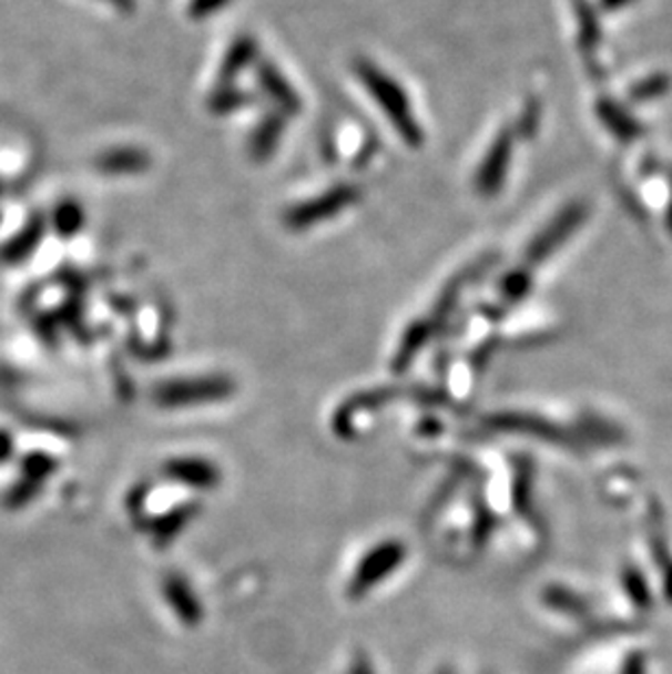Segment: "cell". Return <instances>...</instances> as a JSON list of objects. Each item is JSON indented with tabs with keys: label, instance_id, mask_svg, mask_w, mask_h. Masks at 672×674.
<instances>
[{
	"label": "cell",
	"instance_id": "cell-1",
	"mask_svg": "<svg viewBox=\"0 0 672 674\" xmlns=\"http://www.w3.org/2000/svg\"><path fill=\"white\" fill-rule=\"evenodd\" d=\"M356 72L363 85L367 88V92L378 101L380 110L387 114L396 132L403 135L404 142L408 146H419L424 142V134L421 127L417 125V119L410 110L408 96L404 94L400 83L371 62H358Z\"/></svg>",
	"mask_w": 672,
	"mask_h": 674
},
{
	"label": "cell",
	"instance_id": "cell-2",
	"mask_svg": "<svg viewBox=\"0 0 672 674\" xmlns=\"http://www.w3.org/2000/svg\"><path fill=\"white\" fill-rule=\"evenodd\" d=\"M360 197V188L349 186V184H340L330 188L328 193L313 197L308 202L297 203L293 205L286 214H284V223L291 229H308L315 223L328 221L336 214H340L347 205L358 202Z\"/></svg>",
	"mask_w": 672,
	"mask_h": 674
},
{
	"label": "cell",
	"instance_id": "cell-3",
	"mask_svg": "<svg viewBox=\"0 0 672 674\" xmlns=\"http://www.w3.org/2000/svg\"><path fill=\"white\" fill-rule=\"evenodd\" d=\"M404 561V545L400 541H383L374 550L365 554V559L358 563L352 583H349V596L360 599L367 594V590L383 583L391 572H396Z\"/></svg>",
	"mask_w": 672,
	"mask_h": 674
},
{
	"label": "cell",
	"instance_id": "cell-4",
	"mask_svg": "<svg viewBox=\"0 0 672 674\" xmlns=\"http://www.w3.org/2000/svg\"><path fill=\"white\" fill-rule=\"evenodd\" d=\"M234 394V385L223 376H205L195 380H182L175 385H169L160 391V398L164 405L171 406H195L210 405L225 400Z\"/></svg>",
	"mask_w": 672,
	"mask_h": 674
},
{
	"label": "cell",
	"instance_id": "cell-5",
	"mask_svg": "<svg viewBox=\"0 0 672 674\" xmlns=\"http://www.w3.org/2000/svg\"><path fill=\"white\" fill-rule=\"evenodd\" d=\"M509 157H511V134L502 132L493 140L485 160L480 162V168L476 175V191L480 195L491 197L498 193V188L507 175Z\"/></svg>",
	"mask_w": 672,
	"mask_h": 674
},
{
	"label": "cell",
	"instance_id": "cell-6",
	"mask_svg": "<svg viewBox=\"0 0 672 674\" xmlns=\"http://www.w3.org/2000/svg\"><path fill=\"white\" fill-rule=\"evenodd\" d=\"M258 83L275 101V105L284 110V114H297L302 110V101H299L297 92L291 88V83L284 79V74L273 64H263L258 68Z\"/></svg>",
	"mask_w": 672,
	"mask_h": 674
},
{
	"label": "cell",
	"instance_id": "cell-7",
	"mask_svg": "<svg viewBox=\"0 0 672 674\" xmlns=\"http://www.w3.org/2000/svg\"><path fill=\"white\" fill-rule=\"evenodd\" d=\"M256 53H258V47H256V42L252 38H247V35L238 38L230 47L227 55L223 58V64H221V70H218V85L232 83L245 68L256 60Z\"/></svg>",
	"mask_w": 672,
	"mask_h": 674
},
{
	"label": "cell",
	"instance_id": "cell-8",
	"mask_svg": "<svg viewBox=\"0 0 672 674\" xmlns=\"http://www.w3.org/2000/svg\"><path fill=\"white\" fill-rule=\"evenodd\" d=\"M282 132H284V119L277 116V114L267 116L261 123V127L254 132L252 144H250V151H252L254 160H267L273 153V149L277 146Z\"/></svg>",
	"mask_w": 672,
	"mask_h": 674
},
{
	"label": "cell",
	"instance_id": "cell-9",
	"mask_svg": "<svg viewBox=\"0 0 672 674\" xmlns=\"http://www.w3.org/2000/svg\"><path fill=\"white\" fill-rule=\"evenodd\" d=\"M175 476L195 484L197 489H212L218 482V472L214 466H210L203 459H191V461H177L175 463Z\"/></svg>",
	"mask_w": 672,
	"mask_h": 674
},
{
	"label": "cell",
	"instance_id": "cell-10",
	"mask_svg": "<svg viewBox=\"0 0 672 674\" xmlns=\"http://www.w3.org/2000/svg\"><path fill=\"white\" fill-rule=\"evenodd\" d=\"M247 96L238 90H234L232 85H223V92H218L212 99V110L216 112H230V110H238L241 105H245Z\"/></svg>",
	"mask_w": 672,
	"mask_h": 674
},
{
	"label": "cell",
	"instance_id": "cell-11",
	"mask_svg": "<svg viewBox=\"0 0 672 674\" xmlns=\"http://www.w3.org/2000/svg\"><path fill=\"white\" fill-rule=\"evenodd\" d=\"M227 0H193L191 4V16L193 18H205L207 13L221 9Z\"/></svg>",
	"mask_w": 672,
	"mask_h": 674
},
{
	"label": "cell",
	"instance_id": "cell-12",
	"mask_svg": "<svg viewBox=\"0 0 672 674\" xmlns=\"http://www.w3.org/2000/svg\"><path fill=\"white\" fill-rule=\"evenodd\" d=\"M347 674H374V668L369 666L367 660H356Z\"/></svg>",
	"mask_w": 672,
	"mask_h": 674
}]
</instances>
